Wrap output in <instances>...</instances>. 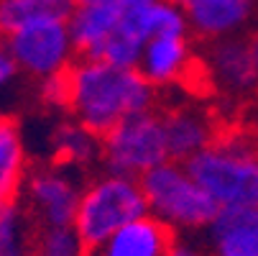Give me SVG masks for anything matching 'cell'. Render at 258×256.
<instances>
[{"label":"cell","mask_w":258,"mask_h":256,"mask_svg":"<svg viewBox=\"0 0 258 256\" xmlns=\"http://www.w3.org/2000/svg\"><path fill=\"white\" fill-rule=\"evenodd\" d=\"M28 172L21 123L13 116H0V202L21 200Z\"/></svg>","instance_id":"cell-15"},{"label":"cell","mask_w":258,"mask_h":256,"mask_svg":"<svg viewBox=\"0 0 258 256\" xmlns=\"http://www.w3.org/2000/svg\"><path fill=\"white\" fill-rule=\"evenodd\" d=\"M184 164L217 208H258V131L243 116Z\"/></svg>","instance_id":"cell-2"},{"label":"cell","mask_w":258,"mask_h":256,"mask_svg":"<svg viewBox=\"0 0 258 256\" xmlns=\"http://www.w3.org/2000/svg\"><path fill=\"white\" fill-rule=\"evenodd\" d=\"M33 251L46 253V256H90V251H87V246L82 243V238H80V233L75 231V226L39 228Z\"/></svg>","instance_id":"cell-19"},{"label":"cell","mask_w":258,"mask_h":256,"mask_svg":"<svg viewBox=\"0 0 258 256\" xmlns=\"http://www.w3.org/2000/svg\"><path fill=\"white\" fill-rule=\"evenodd\" d=\"M51 143V154L54 162L59 167H69V169H90L95 164H100L102 159V141L97 133H92L87 126H82L75 118H64L51 128L49 136Z\"/></svg>","instance_id":"cell-13"},{"label":"cell","mask_w":258,"mask_h":256,"mask_svg":"<svg viewBox=\"0 0 258 256\" xmlns=\"http://www.w3.org/2000/svg\"><path fill=\"white\" fill-rule=\"evenodd\" d=\"M67 113L97 136H105L133 113L156 108L161 95L138 67H115L102 59H75L67 69Z\"/></svg>","instance_id":"cell-1"},{"label":"cell","mask_w":258,"mask_h":256,"mask_svg":"<svg viewBox=\"0 0 258 256\" xmlns=\"http://www.w3.org/2000/svg\"><path fill=\"white\" fill-rule=\"evenodd\" d=\"M36 233L39 226L21 200L0 202V256H31Z\"/></svg>","instance_id":"cell-16"},{"label":"cell","mask_w":258,"mask_h":256,"mask_svg":"<svg viewBox=\"0 0 258 256\" xmlns=\"http://www.w3.org/2000/svg\"><path fill=\"white\" fill-rule=\"evenodd\" d=\"M151 0H75V6H113V8H120L123 13L128 11H136Z\"/></svg>","instance_id":"cell-22"},{"label":"cell","mask_w":258,"mask_h":256,"mask_svg":"<svg viewBox=\"0 0 258 256\" xmlns=\"http://www.w3.org/2000/svg\"><path fill=\"white\" fill-rule=\"evenodd\" d=\"M72 172L75 169L59 167V164H49L28 172L21 192V202L28 208L39 228L75 223V213L80 205L85 182H80Z\"/></svg>","instance_id":"cell-8"},{"label":"cell","mask_w":258,"mask_h":256,"mask_svg":"<svg viewBox=\"0 0 258 256\" xmlns=\"http://www.w3.org/2000/svg\"><path fill=\"white\" fill-rule=\"evenodd\" d=\"M31 256H46V253H39V251H33V253H31Z\"/></svg>","instance_id":"cell-26"},{"label":"cell","mask_w":258,"mask_h":256,"mask_svg":"<svg viewBox=\"0 0 258 256\" xmlns=\"http://www.w3.org/2000/svg\"><path fill=\"white\" fill-rule=\"evenodd\" d=\"M176 231L161 223L156 215L146 213L136 221L120 226L110 238H105L90 256H166L176 241Z\"/></svg>","instance_id":"cell-11"},{"label":"cell","mask_w":258,"mask_h":256,"mask_svg":"<svg viewBox=\"0 0 258 256\" xmlns=\"http://www.w3.org/2000/svg\"><path fill=\"white\" fill-rule=\"evenodd\" d=\"M200 59L207 90L230 103H240L245 111L250 97L258 92V69L253 64L245 33L202 41Z\"/></svg>","instance_id":"cell-7"},{"label":"cell","mask_w":258,"mask_h":256,"mask_svg":"<svg viewBox=\"0 0 258 256\" xmlns=\"http://www.w3.org/2000/svg\"><path fill=\"white\" fill-rule=\"evenodd\" d=\"M243 118L258 131V92L250 97V103L245 105V111H243Z\"/></svg>","instance_id":"cell-24"},{"label":"cell","mask_w":258,"mask_h":256,"mask_svg":"<svg viewBox=\"0 0 258 256\" xmlns=\"http://www.w3.org/2000/svg\"><path fill=\"white\" fill-rule=\"evenodd\" d=\"M161 111L164 121V133H166V146H169V159L174 162H187L195 154L217 138L223 128V118L217 116L215 108H205L197 100H174Z\"/></svg>","instance_id":"cell-9"},{"label":"cell","mask_w":258,"mask_h":256,"mask_svg":"<svg viewBox=\"0 0 258 256\" xmlns=\"http://www.w3.org/2000/svg\"><path fill=\"white\" fill-rule=\"evenodd\" d=\"M149 213L141 179L115 172H102L82 185L80 205L75 213V231L87 251L97 248L120 226Z\"/></svg>","instance_id":"cell-3"},{"label":"cell","mask_w":258,"mask_h":256,"mask_svg":"<svg viewBox=\"0 0 258 256\" xmlns=\"http://www.w3.org/2000/svg\"><path fill=\"white\" fill-rule=\"evenodd\" d=\"M39 97H41V103L49 108V111L67 113V105H69V77H67V69L59 72V75L46 77V80H39Z\"/></svg>","instance_id":"cell-20"},{"label":"cell","mask_w":258,"mask_h":256,"mask_svg":"<svg viewBox=\"0 0 258 256\" xmlns=\"http://www.w3.org/2000/svg\"><path fill=\"white\" fill-rule=\"evenodd\" d=\"M202 233L212 256H258V208H220Z\"/></svg>","instance_id":"cell-12"},{"label":"cell","mask_w":258,"mask_h":256,"mask_svg":"<svg viewBox=\"0 0 258 256\" xmlns=\"http://www.w3.org/2000/svg\"><path fill=\"white\" fill-rule=\"evenodd\" d=\"M166 256H205V251L200 246H195L192 241H184V238H176L174 246L169 248Z\"/></svg>","instance_id":"cell-23"},{"label":"cell","mask_w":258,"mask_h":256,"mask_svg":"<svg viewBox=\"0 0 258 256\" xmlns=\"http://www.w3.org/2000/svg\"><path fill=\"white\" fill-rule=\"evenodd\" d=\"M18 75H21V69H18V64H16L6 39H0V95H3L8 87H13Z\"/></svg>","instance_id":"cell-21"},{"label":"cell","mask_w":258,"mask_h":256,"mask_svg":"<svg viewBox=\"0 0 258 256\" xmlns=\"http://www.w3.org/2000/svg\"><path fill=\"white\" fill-rule=\"evenodd\" d=\"M245 39H248V49H250L253 64H255V69H258V26H255L253 31H248V33H245Z\"/></svg>","instance_id":"cell-25"},{"label":"cell","mask_w":258,"mask_h":256,"mask_svg":"<svg viewBox=\"0 0 258 256\" xmlns=\"http://www.w3.org/2000/svg\"><path fill=\"white\" fill-rule=\"evenodd\" d=\"M120 18L123 11L113 6H75V11L67 18V26L77 59H97L102 44L118 28Z\"/></svg>","instance_id":"cell-14"},{"label":"cell","mask_w":258,"mask_h":256,"mask_svg":"<svg viewBox=\"0 0 258 256\" xmlns=\"http://www.w3.org/2000/svg\"><path fill=\"white\" fill-rule=\"evenodd\" d=\"M149 213L176 233L205 231L217 215V202L200 187L184 162L166 159L141 177Z\"/></svg>","instance_id":"cell-4"},{"label":"cell","mask_w":258,"mask_h":256,"mask_svg":"<svg viewBox=\"0 0 258 256\" xmlns=\"http://www.w3.org/2000/svg\"><path fill=\"white\" fill-rule=\"evenodd\" d=\"M75 0H0V39L36 18H69Z\"/></svg>","instance_id":"cell-17"},{"label":"cell","mask_w":258,"mask_h":256,"mask_svg":"<svg viewBox=\"0 0 258 256\" xmlns=\"http://www.w3.org/2000/svg\"><path fill=\"white\" fill-rule=\"evenodd\" d=\"M189 23L192 39L212 41L245 33L255 18L258 0H171Z\"/></svg>","instance_id":"cell-10"},{"label":"cell","mask_w":258,"mask_h":256,"mask_svg":"<svg viewBox=\"0 0 258 256\" xmlns=\"http://www.w3.org/2000/svg\"><path fill=\"white\" fill-rule=\"evenodd\" d=\"M146 41L149 39L138 31L133 18L128 13H123L118 28L107 36V41L102 44L97 59H102L107 64H115V67H138Z\"/></svg>","instance_id":"cell-18"},{"label":"cell","mask_w":258,"mask_h":256,"mask_svg":"<svg viewBox=\"0 0 258 256\" xmlns=\"http://www.w3.org/2000/svg\"><path fill=\"white\" fill-rule=\"evenodd\" d=\"M100 141H102L100 167L105 172L141 179L146 172H151L154 167L169 159V146H166L159 105L151 108V111L123 118L105 136H100Z\"/></svg>","instance_id":"cell-5"},{"label":"cell","mask_w":258,"mask_h":256,"mask_svg":"<svg viewBox=\"0 0 258 256\" xmlns=\"http://www.w3.org/2000/svg\"><path fill=\"white\" fill-rule=\"evenodd\" d=\"M6 44L18 69L33 80L59 75L77 59L67 18H36L6 36Z\"/></svg>","instance_id":"cell-6"}]
</instances>
